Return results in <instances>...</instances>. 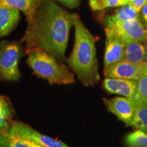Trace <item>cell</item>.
Returning a JSON list of instances; mask_svg holds the SVG:
<instances>
[{
  "label": "cell",
  "mask_w": 147,
  "mask_h": 147,
  "mask_svg": "<svg viewBox=\"0 0 147 147\" xmlns=\"http://www.w3.org/2000/svg\"><path fill=\"white\" fill-rule=\"evenodd\" d=\"M78 17L52 0H42L23 38L27 49L40 48L63 61L70 29Z\"/></svg>",
  "instance_id": "obj_1"
},
{
  "label": "cell",
  "mask_w": 147,
  "mask_h": 147,
  "mask_svg": "<svg viewBox=\"0 0 147 147\" xmlns=\"http://www.w3.org/2000/svg\"><path fill=\"white\" fill-rule=\"evenodd\" d=\"M74 26V45L67 63L84 86L94 87L100 80L95 38L79 16Z\"/></svg>",
  "instance_id": "obj_2"
},
{
  "label": "cell",
  "mask_w": 147,
  "mask_h": 147,
  "mask_svg": "<svg viewBox=\"0 0 147 147\" xmlns=\"http://www.w3.org/2000/svg\"><path fill=\"white\" fill-rule=\"evenodd\" d=\"M27 63L38 76L51 84H70L75 81L68 67L40 48L27 51Z\"/></svg>",
  "instance_id": "obj_3"
},
{
  "label": "cell",
  "mask_w": 147,
  "mask_h": 147,
  "mask_svg": "<svg viewBox=\"0 0 147 147\" xmlns=\"http://www.w3.org/2000/svg\"><path fill=\"white\" fill-rule=\"evenodd\" d=\"M21 47L17 42L4 41L0 44V72L7 81H17L21 78L18 61Z\"/></svg>",
  "instance_id": "obj_4"
},
{
  "label": "cell",
  "mask_w": 147,
  "mask_h": 147,
  "mask_svg": "<svg viewBox=\"0 0 147 147\" xmlns=\"http://www.w3.org/2000/svg\"><path fill=\"white\" fill-rule=\"evenodd\" d=\"M8 133L19 138L46 147H69L59 140L44 135L30 125L21 121H11Z\"/></svg>",
  "instance_id": "obj_5"
},
{
  "label": "cell",
  "mask_w": 147,
  "mask_h": 147,
  "mask_svg": "<svg viewBox=\"0 0 147 147\" xmlns=\"http://www.w3.org/2000/svg\"><path fill=\"white\" fill-rule=\"evenodd\" d=\"M117 34L125 43L144 42L147 40V29L140 20H129L106 27Z\"/></svg>",
  "instance_id": "obj_6"
},
{
  "label": "cell",
  "mask_w": 147,
  "mask_h": 147,
  "mask_svg": "<svg viewBox=\"0 0 147 147\" xmlns=\"http://www.w3.org/2000/svg\"><path fill=\"white\" fill-rule=\"evenodd\" d=\"M103 101L108 111L117 116L119 120L122 121L127 125H131L136 110L135 101L125 97L103 98Z\"/></svg>",
  "instance_id": "obj_7"
},
{
  "label": "cell",
  "mask_w": 147,
  "mask_h": 147,
  "mask_svg": "<svg viewBox=\"0 0 147 147\" xmlns=\"http://www.w3.org/2000/svg\"><path fill=\"white\" fill-rule=\"evenodd\" d=\"M106 36V50L104 55V69L124 60L125 43L113 31L105 28Z\"/></svg>",
  "instance_id": "obj_8"
},
{
  "label": "cell",
  "mask_w": 147,
  "mask_h": 147,
  "mask_svg": "<svg viewBox=\"0 0 147 147\" xmlns=\"http://www.w3.org/2000/svg\"><path fill=\"white\" fill-rule=\"evenodd\" d=\"M102 86L106 91L112 94L123 95L134 101L136 97L138 80L106 78Z\"/></svg>",
  "instance_id": "obj_9"
},
{
  "label": "cell",
  "mask_w": 147,
  "mask_h": 147,
  "mask_svg": "<svg viewBox=\"0 0 147 147\" xmlns=\"http://www.w3.org/2000/svg\"><path fill=\"white\" fill-rule=\"evenodd\" d=\"M142 71L141 65L123 60L104 69V75L107 78L138 80Z\"/></svg>",
  "instance_id": "obj_10"
},
{
  "label": "cell",
  "mask_w": 147,
  "mask_h": 147,
  "mask_svg": "<svg viewBox=\"0 0 147 147\" xmlns=\"http://www.w3.org/2000/svg\"><path fill=\"white\" fill-rule=\"evenodd\" d=\"M20 20L19 10L0 7V38L10 34Z\"/></svg>",
  "instance_id": "obj_11"
},
{
  "label": "cell",
  "mask_w": 147,
  "mask_h": 147,
  "mask_svg": "<svg viewBox=\"0 0 147 147\" xmlns=\"http://www.w3.org/2000/svg\"><path fill=\"white\" fill-rule=\"evenodd\" d=\"M42 0H0V7L21 10L27 16V22L32 21Z\"/></svg>",
  "instance_id": "obj_12"
},
{
  "label": "cell",
  "mask_w": 147,
  "mask_h": 147,
  "mask_svg": "<svg viewBox=\"0 0 147 147\" xmlns=\"http://www.w3.org/2000/svg\"><path fill=\"white\" fill-rule=\"evenodd\" d=\"M139 13L131 5H125L108 16L105 20L106 27H108L115 23H121L129 20H140Z\"/></svg>",
  "instance_id": "obj_13"
},
{
  "label": "cell",
  "mask_w": 147,
  "mask_h": 147,
  "mask_svg": "<svg viewBox=\"0 0 147 147\" xmlns=\"http://www.w3.org/2000/svg\"><path fill=\"white\" fill-rule=\"evenodd\" d=\"M145 48L141 42L127 43L124 49V60L141 65L144 63Z\"/></svg>",
  "instance_id": "obj_14"
},
{
  "label": "cell",
  "mask_w": 147,
  "mask_h": 147,
  "mask_svg": "<svg viewBox=\"0 0 147 147\" xmlns=\"http://www.w3.org/2000/svg\"><path fill=\"white\" fill-rule=\"evenodd\" d=\"M131 126L135 129L147 133V103L136 102V110Z\"/></svg>",
  "instance_id": "obj_15"
},
{
  "label": "cell",
  "mask_w": 147,
  "mask_h": 147,
  "mask_svg": "<svg viewBox=\"0 0 147 147\" xmlns=\"http://www.w3.org/2000/svg\"><path fill=\"white\" fill-rule=\"evenodd\" d=\"M142 71L140 78L138 80L137 95L135 102L147 103V64H141Z\"/></svg>",
  "instance_id": "obj_16"
},
{
  "label": "cell",
  "mask_w": 147,
  "mask_h": 147,
  "mask_svg": "<svg viewBox=\"0 0 147 147\" xmlns=\"http://www.w3.org/2000/svg\"><path fill=\"white\" fill-rule=\"evenodd\" d=\"M125 142L128 147H147V133L136 130L128 134Z\"/></svg>",
  "instance_id": "obj_17"
},
{
  "label": "cell",
  "mask_w": 147,
  "mask_h": 147,
  "mask_svg": "<svg viewBox=\"0 0 147 147\" xmlns=\"http://www.w3.org/2000/svg\"><path fill=\"white\" fill-rule=\"evenodd\" d=\"M0 147H30L25 140L8 132L0 133Z\"/></svg>",
  "instance_id": "obj_18"
},
{
  "label": "cell",
  "mask_w": 147,
  "mask_h": 147,
  "mask_svg": "<svg viewBox=\"0 0 147 147\" xmlns=\"http://www.w3.org/2000/svg\"><path fill=\"white\" fill-rule=\"evenodd\" d=\"M92 10H103L108 8L123 6V0H89Z\"/></svg>",
  "instance_id": "obj_19"
},
{
  "label": "cell",
  "mask_w": 147,
  "mask_h": 147,
  "mask_svg": "<svg viewBox=\"0 0 147 147\" xmlns=\"http://www.w3.org/2000/svg\"><path fill=\"white\" fill-rule=\"evenodd\" d=\"M0 113L8 120L12 121L14 116V110L8 99L2 95H0Z\"/></svg>",
  "instance_id": "obj_20"
},
{
  "label": "cell",
  "mask_w": 147,
  "mask_h": 147,
  "mask_svg": "<svg viewBox=\"0 0 147 147\" xmlns=\"http://www.w3.org/2000/svg\"><path fill=\"white\" fill-rule=\"evenodd\" d=\"M11 121H12L8 120L0 113V133H4V132L8 131Z\"/></svg>",
  "instance_id": "obj_21"
},
{
  "label": "cell",
  "mask_w": 147,
  "mask_h": 147,
  "mask_svg": "<svg viewBox=\"0 0 147 147\" xmlns=\"http://www.w3.org/2000/svg\"><path fill=\"white\" fill-rule=\"evenodd\" d=\"M65 6L70 8H77L80 4V0H56Z\"/></svg>",
  "instance_id": "obj_22"
},
{
  "label": "cell",
  "mask_w": 147,
  "mask_h": 147,
  "mask_svg": "<svg viewBox=\"0 0 147 147\" xmlns=\"http://www.w3.org/2000/svg\"><path fill=\"white\" fill-rule=\"evenodd\" d=\"M141 15H142L144 21L147 23V1L141 10Z\"/></svg>",
  "instance_id": "obj_23"
},
{
  "label": "cell",
  "mask_w": 147,
  "mask_h": 147,
  "mask_svg": "<svg viewBox=\"0 0 147 147\" xmlns=\"http://www.w3.org/2000/svg\"><path fill=\"white\" fill-rule=\"evenodd\" d=\"M25 141L26 142L27 144H28L30 147H46V146H41V145L35 144V143L32 142H29V141H27V140H25Z\"/></svg>",
  "instance_id": "obj_24"
},
{
  "label": "cell",
  "mask_w": 147,
  "mask_h": 147,
  "mask_svg": "<svg viewBox=\"0 0 147 147\" xmlns=\"http://www.w3.org/2000/svg\"><path fill=\"white\" fill-rule=\"evenodd\" d=\"M144 48H145V58H144V63L147 64V40L144 42Z\"/></svg>",
  "instance_id": "obj_25"
},
{
  "label": "cell",
  "mask_w": 147,
  "mask_h": 147,
  "mask_svg": "<svg viewBox=\"0 0 147 147\" xmlns=\"http://www.w3.org/2000/svg\"><path fill=\"white\" fill-rule=\"evenodd\" d=\"M2 78V77H1V72H0V78Z\"/></svg>",
  "instance_id": "obj_26"
},
{
  "label": "cell",
  "mask_w": 147,
  "mask_h": 147,
  "mask_svg": "<svg viewBox=\"0 0 147 147\" xmlns=\"http://www.w3.org/2000/svg\"><path fill=\"white\" fill-rule=\"evenodd\" d=\"M146 29H147V23H146Z\"/></svg>",
  "instance_id": "obj_27"
},
{
  "label": "cell",
  "mask_w": 147,
  "mask_h": 147,
  "mask_svg": "<svg viewBox=\"0 0 147 147\" xmlns=\"http://www.w3.org/2000/svg\"><path fill=\"white\" fill-rule=\"evenodd\" d=\"M146 1H147V0H146Z\"/></svg>",
  "instance_id": "obj_28"
}]
</instances>
